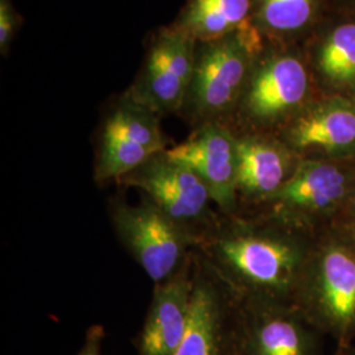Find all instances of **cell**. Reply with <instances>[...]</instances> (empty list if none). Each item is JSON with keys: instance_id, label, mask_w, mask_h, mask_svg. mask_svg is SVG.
I'll return each mask as SVG.
<instances>
[{"instance_id": "cell-9", "label": "cell", "mask_w": 355, "mask_h": 355, "mask_svg": "<svg viewBox=\"0 0 355 355\" xmlns=\"http://www.w3.org/2000/svg\"><path fill=\"white\" fill-rule=\"evenodd\" d=\"M312 309L331 329L346 334L355 327V249L331 241L318 252L308 279Z\"/></svg>"}, {"instance_id": "cell-19", "label": "cell", "mask_w": 355, "mask_h": 355, "mask_svg": "<svg viewBox=\"0 0 355 355\" xmlns=\"http://www.w3.org/2000/svg\"><path fill=\"white\" fill-rule=\"evenodd\" d=\"M21 23L11 0H0V51L6 54Z\"/></svg>"}, {"instance_id": "cell-3", "label": "cell", "mask_w": 355, "mask_h": 355, "mask_svg": "<svg viewBox=\"0 0 355 355\" xmlns=\"http://www.w3.org/2000/svg\"><path fill=\"white\" fill-rule=\"evenodd\" d=\"M112 224L121 243L155 284L173 278L183 267L195 236L148 200L112 207Z\"/></svg>"}, {"instance_id": "cell-4", "label": "cell", "mask_w": 355, "mask_h": 355, "mask_svg": "<svg viewBox=\"0 0 355 355\" xmlns=\"http://www.w3.org/2000/svg\"><path fill=\"white\" fill-rule=\"evenodd\" d=\"M159 117L127 92L103 124L96 180H120L153 155L167 150Z\"/></svg>"}, {"instance_id": "cell-11", "label": "cell", "mask_w": 355, "mask_h": 355, "mask_svg": "<svg viewBox=\"0 0 355 355\" xmlns=\"http://www.w3.org/2000/svg\"><path fill=\"white\" fill-rule=\"evenodd\" d=\"M287 141L299 152L354 153V103L333 98L305 108L292 120Z\"/></svg>"}, {"instance_id": "cell-5", "label": "cell", "mask_w": 355, "mask_h": 355, "mask_svg": "<svg viewBox=\"0 0 355 355\" xmlns=\"http://www.w3.org/2000/svg\"><path fill=\"white\" fill-rule=\"evenodd\" d=\"M198 42L173 26L159 31L128 92L158 116L180 112L195 69Z\"/></svg>"}, {"instance_id": "cell-20", "label": "cell", "mask_w": 355, "mask_h": 355, "mask_svg": "<svg viewBox=\"0 0 355 355\" xmlns=\"http://www.w3.org/2000/svg\"><path fill=\"white\" fill-rule=\"evenodd\" d=\"M101 340L102 329H91L86 345L79 355H101Z\"/></svg>"}, {"instance_id": "cell-15", "label": "cell", "mask_w": 355, "mask_h": 355, "mask_svg": "<svg viewBox=\"0 0 355 355\" xmlns=\"http://www.w3.org/2000/svg\"><path fill=\"white\" fill-rule=\"evenodd\" d=\"M223 328L221 295L205 274L193 277L190 320L174 355H218Z\"/></svg>"}, {"instance_id": "cell-16", "label": "cell", "mask_w": 355, "mask_h": 355, "mask_svg": "<svg viewBox=\"0 0 355 355\" xmlns=\"http://www.w3.org/2000/svg\"><path fill=\"white\" fill-rule=\"evenodd\" d=\"M252 355H309L303 327L288 316L270 315L257 322L252 334Z\"/></svg>"}, {"instance_id": "cell-6", "label": "cell", "mask_w": 355, "mask_h": 355, "mask_svg": "<svg viewBox=\"0 0 355 355\" xmlns=\"http://www.w3.org/2000/svg\"><path fill=\"white\" fill-rule=\"evenodd\" d=\"M120 182L139 189L148 200L192 233L211 215L209 204L214 200L207 184L190 167L168 157L166 150L153 155Z\"/></svg>"}, {"instance_id": "cell-2", "label": "cell", "mask_w": 355, "mask_h": 355, "mask_svg": "<svg viewBox=\"0 0 355 355\" xmlns=\"http://www.w3.org/2000/svg\"><path fill=\"white\" fill-rule=\"evenodd\" d=\"M216 265L243 287L268 296L291 291L302 275L304 252L277 232L236 228L209 242Z\"/></svg>"}, {"instance_id": "cell-8", "label": "cell", "mask_w": 355, "mask_h": 355, "mask_svg": "<svg viewBox=\"0 0 355 355\" xmlns=\"http://www.w3.org/2000/svg\"><path fill=\"white\" fill-rule=\"evenodd\" d=\"M168 157L202 178L212 200L224 212L236 208L239 192L237 137L218 121L202 124L189 140L167 149Z\"/></svg>"}, {"instance_id": "cell-1", "label": "cell", "mask_w": 355, "mask_h": 355, "mask_svg": "<svg viewBox=\"0 0 355 355\" xmlns=\"http://www.w3.org/2000/svg\"><path fill=\"white\" fill-rule=\"evenodd\" d=\"M259 51V31L253 21L225 37L198 42L193 76L180 112L200 125L229 112L241 101Z\"/></svg>"}, {"instance_id": "cell-12", "label": "cell", "mask_w": 355, "mask_h": 355, "mask_svg": "<svg viewBox=\"0 0 355 355\" xmlns=\"http://www.w3.org/2000/svg\"><path fill=\"white\" fill-rule=\"evenodd\" d=\"M347 190L349 178L338 166L306 159L267 202L286 212L316 214L336 207Z\"/></svg>"}, {"instance_id": "cell-17", "label": "cell", "mask_w": 355, "mask_h": 355, "mask_svg": "<svg viewBox=\"0 0 355 355\" xmlns=\"http://www.w3.org/2000/svg\"><path fill=\"white\" fill-rule=\"evenodd\" d=\"M318 67L331 85L355 87V24L337 26L318 51Z\"/></svg>"}, {"instance_id": "cell-18", "label": "cell", "mask_w": 355, "mask_h": 355, "mask_svg": "<svg viewBox=\"0 0 355 355\" xmlns=\"http://www.w3.org/2000/svg\"><path fill=\"white\" fill-rule=\"evenodd\" d=\"M315 0H253V24L259 33L291 35L308 26Z\"/></svg>"}, {"instance_id": "cell-7", "label": "cell", "mask_w": 355, "mask_h": 355, "mask_svg": "<svg viewBox=\"0 0 355 355\" xmlns=\"http://www.w3.org/2000/svg\"><path fill=\"white\" fill-rule=\"evenodd\" d=\"M304 64L290 53H277L254 66L240 105L257 125H271L295 114L308 94Z\"/></svg>"}, {"instance_id": "cell-14", "label": "cell", "mask_w": 355, "mask_h": 355, "mask_svg": "<svg viewBox=\"0 0 355 355\" xmlns=\"http://www.w3.org/2000/svg\"><path fill=\"white\" fill-rule=\"evenodd\" d=\"M253 0H189L173 28L196 42L225 37L252 23Z\"/></svg>"}, {"instance_id": "cell-10", "label": "cell", "mask_w": 355, "mask_h": 355, "mask_svg": "<svg viewBox=\"0 0 355 355\" xmlns=\"http://www.w3.org/2000/svg\"><path fill=\"white\" fill-rule=\"evenodd\" d=\"M192 288L187 267L155 286L141 336V355L175 354L189 325Z\"/></svg>"}, {"instance_id": "cell-22", "label": "cell", "mask_w": 355, "mask_h": 355, "mask_svg": "<svg viewBox=\"0 0 355 355\" xmlns=\"http://www.w3.org/2000/svg\"><path fill=\"white\" fill-rule=\"evenodd\" d=\"M354 239H355V229H354Z\"/></svg>"}, {"instance_id": "cell-21", "label": "cell", "mask_w": 355, "mask_h": 355, "mask_svg": "<svg viewBox=\"0 0 355 355\" xmlns=\"http://www.w3.org/2000/svg\"><path fill=\"white\" fill-rule=\"evenodd\" d=\"M350 209H352V214H355V196L352 199V203H350Z\"/></svg>"}, {"instance_id": "cell-13", "label": "cell", "mask_w": 355, "mask_h": 355, "mask_svg": "<svg viewBox=\"0 0 355 355\" xmlns=\"http://www.w3.org/2000/svg\"><path fill=\"white\" fill-rule=\"evenodd\" d=\"M239 191L250 199L268 200L291 177V154L277 141L237 137Z\"/></svg>"}]
</instances>
